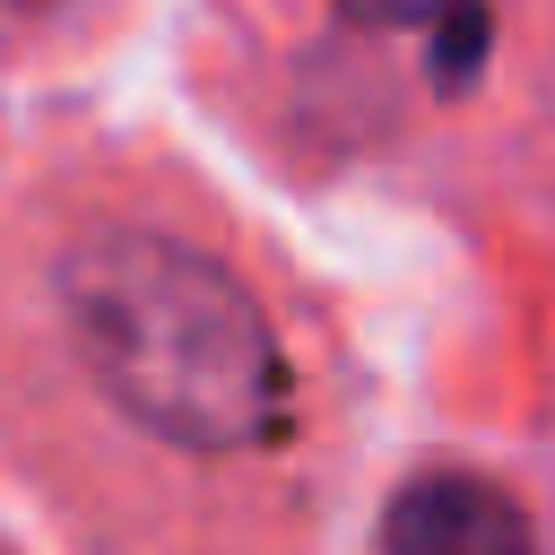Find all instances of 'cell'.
<instances>
[{
    "label": "cell",
    "instance_id": "cell-3",
    "mask_svg": "<svg viewBox=\"0 0 555 555\" xmlns=\"http://www.w3.org/2000/svg\"><path fill=\"white\" fill-rule=\"evenodd\" d=\"M434 26H442V35H434V78H442V87H460V78L477 69V52H486V9H477V0H460V9H451V17H434Z\"/></svg>",
    "mask_w": 555,
    "mask_h": 555
},
{
    "label": "cell",
    "instance_id": "cell-4",
    "mask_svg": "<svg viewBox=\"0 0 555 555\" xmlns=\"http://www.w3.org/2000/svg\"><path fill=\"white\" fill-rule=\"evenodd\" d=\"M460 0H347V17H364V26H434Z\"/></svg>",
    "mask_w": 555,
    "mask_h": 555
},
{
    "label": "cell",
    "instance_id": "cell-1",
    "mask_svg": "<svg viewBox=\"0 0 555 555\" xmlns=\"http://www.w3.org/2000/svg\"><path fill=\"white\" fill-rule=\"evenodd\" d=\"M78 347L95 382L147 434L182 451H243L269 442L286 416V364L243 295L208 251L165 234H95L61 269Z\"/></svg>",
    "mask_w": 555,
    "mask_h": 555
},
{
    "label": "cell",
    "instance_id": "cell-2",
    "mask_svg": "<svg viewBox=\"0 0 555 555\" xmlns=\"http://www.w3.org/2000/svg\"><path fill=\"white\" fill-rule=\"evenodd\" d=\"M382 555H529V520L486 477H416L382 512Z\"/></svg>",
    "mask_w": 555,
    "mask_h": 555
}]
</instances>
